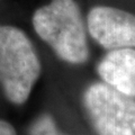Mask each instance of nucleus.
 <instances>
[{
  "label": "nucleus",
  "instance_id": "nucleus-2",
  "mask_svg": "<svg viewBox=\"0 0 135 135\" xmlns=\"http://www.w3.org/2000/svg\"><path fill=\"white\" fill-rule=\"evenodd\" d=\"M40 74L38 56L26 34L14 26H0V84L7 99L24 104Z\"/></svg>",
  "mask_w": 135,
  "mask_h": 135
},
{
  "label": "nucleus",
  "instance_id": "nucleus-3",
  "mask_svg": "<svg viewBox=\"0 0 135 135\" xmlns=\"http://www.w3.org/2000/svg\"><path fill=\"white\" fill-rule=\"evenodd\" d=\"M83 104L98 135H135V100L106 83H92Z\"/></svg>",
  "mask_w": 135,
  "mask_h": 135
},
{
  "label": "nucleus",
  "instance_id": "nucleus-7",
  "mask_svg": "<svg viewBox=\"0 0 135 135\" xmlns=\"http://www.w3.org/2000/svg\"><path fill=\"white\" fill-rule=\"evenodd\" d=\"M0 135H17L14 126L8 122L0 119Z\"/></svg>",
  "mask_w": 135,
  "mask_h": 135
},
{
  "label": "nucleus",
  "instance_id": "nucleus-4",
  "mask_svg": "<svg viewBox=\"0 0 135 135\" xmlns=\"http://www.w3.org/2000/svg\"><path fill=\"white\" fill-rule=\"evenodd\" d=\"M91 37L108 50L135 47V15L114 7L97 6L87 18Z\"/></svg>",
  "mask_w": 135,
  "mask_h": 135
},
{
  "label": "nucleus",
  "instance_id": "nucleus-6",
  "mask_svg": "<svg viewBox=\"0 0 135 135\" xmlns=\"http://www.w3.org/2000/svg\"><path fill=\"white\" fill-rule=\"evenodd\" d=\"M31 135H63L57 129L54 119L50 115H42L34 122L31 127Z\"/></svg>",
  "mask_w": 135,
  "mask_h": 135
},
{
  "label": "nucleus",
  "instance_id": "nucleus-1",
  "mask_svg": "<svg viewBox=\"0 0 135 135\" xmlns=\"http://www.w3.org/2000/svg\"><path fill=\"white\" fill-rule=\"evenodd\" d=\"M33 26L57 56L72 64L84 63L89 56L86 28L74 0H52L33 15Z\"/></svg>",
  "mask_w": 135,
  "mask_h": 135
},
{
  "label": "nucleus",
  "instance_id": "nucleus-5",
  "mask_svg": "<svg viewBox=\"0 0 135 135\" xmlns=\"http://www.w3.org/2000/svg\"><path fill=\"white\" fill-rule=\"evenodd\" d=\"M101 79L118 92L135 97V50H112L97 66Z\"/></svg>",
  "mask_w": 135,
  "mask_h": 135
}]
</instances>
